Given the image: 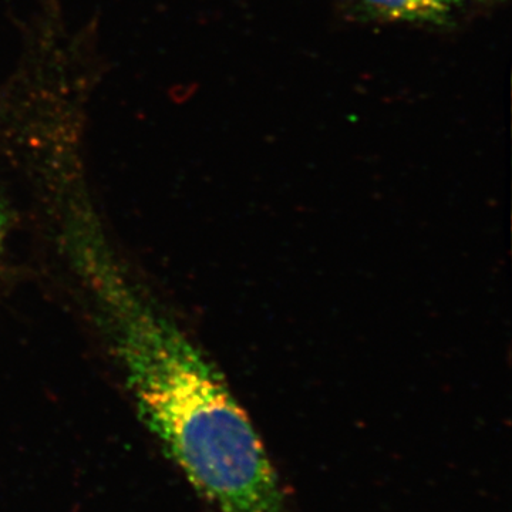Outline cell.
Listing matches in <instances>:
<instances>
[{"label":"cell","instance_id":"cell-1","mask_svg":"<svg viewBox=\"0 0 512 512\" xmlns=\"http://www.w3.org/2000/svg\"><path fill=\"white\" fill-rule=\"evenodd\" d=\"M74 251L148 429L221 512H292L264 443L218 370L92 228Z\"/></svg>","mask_w":512,"mask_h":512},{"label":"cell","instance_id":"cell-2","mask_svg":"<svg viewBox=\"0 0 512 512\" xmlns=\"http://www.w3.org/2000/svg\"><path fill=\"white\" fill-rule=\"evenodd\" d=\"M367 12L384 20L443 23L456 0H359Z\"/></svg>","mask_w":512,"mask_h":512},{"label":"cell","instance_id":"cell-3","mask_svg":"<svg viewBox=\"0 0 512 512\" xmlns=\"http://www.w3.org/2000/svg\"><path fill=\"white\" fill-rule=\"evenodd\" d=\"M3 229H5V215H3L2 207H0V242H2Z\"/></svg>","mask_w":512,"mask_h":512}]
</instances>
